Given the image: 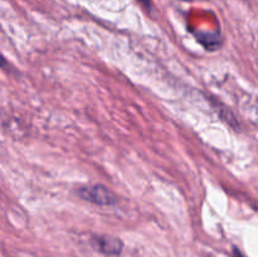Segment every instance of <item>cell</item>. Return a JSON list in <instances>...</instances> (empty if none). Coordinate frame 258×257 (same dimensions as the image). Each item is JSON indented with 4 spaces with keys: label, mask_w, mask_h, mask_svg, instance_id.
Segmentation results:
<instances>
[{
    "label": "cell",
    "mask_w": 258,
    "mask_h": 257,
    "mask_svg": "<svg viewBox=\"0 0 258 257\" xmlns=\"http://www.w3.org/2000/svg\"><path fill=\"white\" fill-rule=\"evenodd\" d=\"M77 194L83 201L97 204V206H112L117 202L115 193L110 188L105 185H100V184L81 188L77 191Z\"/></svg>",
    "instance_id": "1"
},
{
    "label": "cell",
    "mask_w": 258,
    "mask_h": 257,
    "mask_svg": "<svg viewBox=\"0 0 258 257\" xmlns=\"http://www.w3.org/2000/svg\"><path fill=\"white\" fill-rule=\"evenodd\" d=\"M92 246L101 253L108 256H117L123 248V243L120 238L113 236H97L92 239Z\"/></svg>",
    "instance_id": "2"
},
{
    "label": "cell",
    "mask_w": 258,
    "mask_h": 257,
    "mask_svg": "<svg viewBox=\"0 0 258 257\" xmlns=\"http://www.w3.org/2000/svg\"><path fill=\"white\" fill-rule=\"evenodd\" d=\"M5 65H7V60H5L4 55H3L2 53H0V67H4Z\"/></svg>",
    "instance_id": "3"
},
{
    "label": "cell",
    "mask_w": 258,
    "mask_h": 257,
    "mask_svg": "<svg viewBox=\"0 0 258 257\" xmlns=\"http://www.w3.org/2000/svg\"><path fill=\"white\" fill-rule=\"evenodd\" d=\"M139 2H140L141 4H143V5H145L146 8H150V7H151L150 0H139Z\"/></svg>",
    "instance_id": "4"
}]
</instances>
